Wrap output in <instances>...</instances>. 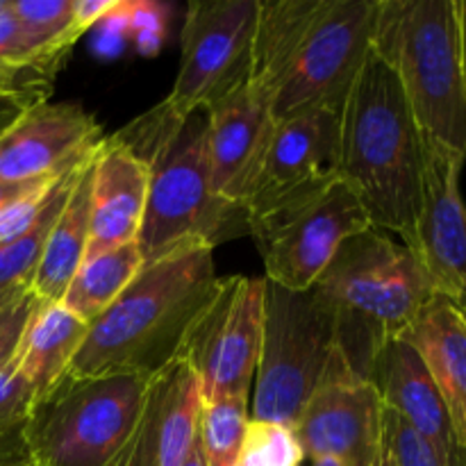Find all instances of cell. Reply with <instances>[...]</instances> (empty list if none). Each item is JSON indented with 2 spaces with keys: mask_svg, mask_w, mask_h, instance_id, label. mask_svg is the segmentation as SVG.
<instances>
[{
  "mask_svg": "<svg viewBox=\"0 0 466 466\" xmlns=\"http://www.w3.org/2000/svg\"><path fill=\"white\" fill-rule=\"evenodd\" d=\"M218 285L214 246L191 241L144 264L127 289L86 328L66 373L153 378L176 362L180 346Z\"/></svg>",
  "mask_w": 466,
  "mask_h": 466,
  "instance_id": "cell-1",
  "label": "cell"
},
{
  "mask_svg": "<svg viewBox=\"0 0 466 466\" xmlns=\"http://www.w3.org/2000/svg\"><path fill=\"white\" fill-rule=\"evenodd\" d=\"M339 180L373 228L396 232L414 250L423 194V135L399 77L369 50L339 126Z\"/></svg>",
  "mask_w": 466,
  "mask_h": 466,
  "instance_id": "cell-2",
  "label": "cell"
},
{
  "mask_svg": "<svg viewBox=\"0 0 466 466\" xmlns=\"http://www.w3.org/2000/svg\"><path fill=\"white\" fill-rule=\"evenodd\" d=\"M116 137L148 164V198L137 237L144 264L191 241L217 246L248 232L244 209L218 198L209 185L205 109L177 118L159 103Z\"/></svg>",
  "mask_w": 466,
  "mask_h": 466,
  "instance_id": "cell-3",
  "label": "cell"
},
{
  "mask_svg": "<svg viewBox=\"0 0 466 466\" xmlns=\"http://www.w3.org/2000/svg\"><path fill=\"white\" fill-rule=\"evenodd\" d=\"M314 289L335 308L341 355L367 380L378 350L437 296L421 258L378 228L349 237Z\"/></svg>",
  "mask_w": 466,
  "mask_h": 466,
  "instance_id": "cell-4",
  "label": "cell"
},
{
  "mask_svg": "<svg viewBox=\"0 0 466 466\" xmlns=\"http://www.w3.org/2000/svg\"><path fill=\"white\" fill-rule=\"evenodd\" d=\"M373 50L399 77L421 135L466 157L458 0H380Z\"/></svg>",
  "mask_w": 466,
  "mask_h": 466,
  "instance_id": "cell-5",
  "label": "cell"
},
{
  "mask_svg": "<svg viewBox=\"0 0 466 466\" xmlns=\"http://www.w3.org/2000/svg\"><path fill=\"white\" fill-rule=\"evenodd\" d=\"M150 378L135 373L59 378L27 414L35 466H116Z\"/></svg>",
  "mask_w": 466,
  "mask_h": 466,
  "instance_id": "cell-6",
  "label": "cell"
},
{
  "mask_svg": "<svg viewBox=\"0 0 466 466\" xmlns=\"http://www.w3.org/2000/svg\"><path fill=\"white\" fill-rule=\"evenodd\" d=\"M337 346V312L314 287L294 291L264 278L262 350L250 419L294 428Z\"/></svg>",
  "mask_w": 466,
  "mask_h": 466,
  "instance_id": "cell-7",
  "label": "cell"
},
{
  "mask_svg": "<svg viewBox=\"0 0 466 466\" xmlns=\"http://www.w3.org/2000/svg\"><path fill=\"white\" fill-rule=\"evenodd\" d=\"M380 0H326L271 96L273 121L341 114L373 44Z\"/></svg>",
  "mask_w": 466,
  "mask_h": 466,
  "instance_id": "cell-8",
  "label": "cell"
},
{
  "mask_svg": "<svg viewBox=\"0 0 466 466\" xmlns=\"http://www.w3.org/2000/svg\"><path fill=\"white\" fill-rule=\"evenodd\" d=\"M264 326V278H218L177 360L196 373L203 400L248 396L258 373Z\"/></svg>",
  "mask_w": 466,
  "mask_h": 466,
  "instance_id": "cell-9",
  "label": "cell"
},
{
  "mask_svg": "<svg viewBox=\"0 0 466 466\" xmlns=\"http://www.w3.org/2000/svg\"><path fill=\"white\" fill-rule=\"evenodd\" d=\"M259 0H196L187 7L180 32V66L162 100L187 118L203 112L248 76L250 46Z\"/></svg>",
  "mask_w": 466,
  "mask_h": 466,
  "instance_id": "cell-10",
  "label": "cell"
},
{
  "mask_svg": "<svg viewBox=\"0 0 466 466\" xmlns=\"http://www.w3.org/2000/svg\"><path fill=\"white\" fill-rule=\"evenodd\" d=\"M341 114L314 109L276 123L262 168L244 203L246 226L280 218L339 180Z\"/></svg>",
  "mask_w": 466,
  "mask_h": 466,
  "instance_id": "cell-11",
  "label": "cell"
},
{
  "mask_svg": "<svg viewBox=\"0 0 466 466\" xmlns=\"http://www.w3.org/2000/svg\"><path fill=\"white\" fill-rule=\"evenodd\" d=\"M367 212L337 180L319 198L248 232L264 262V278L294 291L312 289L349 237L369 230Z\"/></svg>",
  "mask_w": 466,
  "mask_h": 466,
  "instance_id": "cell-12",
  "label": "cell"
},
{
  "mask_svg": "<svg viewBox=\"0 0 466 466\" xmlns=\"http://www.w3.org/2000/svg\"><path fill=\"white\" fill-rule=\"evenodd\" d=\"M305 458L339 466H373L385 437V405L376 387L332 353L326 376L300 410L294 426Z\"/></svg>",
  "mask_w": 466,
  "mask_h": 466,
  "instance_id": "cell-13",
  "label": "cell"
},
{
  "mask_svg": "<svg viewBox=\"0 0 466 466\" xmlns=\"http://www.w3.org/2000/svg\"><path fill=\"white\" fill-rule=\"evenodd\" d=\"M464 155L423 137V194L414 253L437 296L466 308V205L460 191Z\"/></svg>",
  "mask_w": 466,
  "mask_h": 466,
  "instance_id": "cell-14",
  "label": "cell"
},
{
  "mask_svg": "<svg viewBox=\"0 0 466 466\" xmlns=\"http://www.w3.org/2000/svg\"><path fill=\"white\" fill-rule=\"evenodd\" d=\"M105 139L100 123L77 103H39L0 132V180L57 177L80 167Z\"/></svg>",
  "mask_w": 466,
  "mask_h": 466,
  "instance_id": "cell-15",
  "label": "cell"
},
{
  "mask_svg": "<svg viewBox=\"0 0 466 466\" xmlns=\"http://www.w3.org/2000/svg\"><path fill=\"white\" fill-rule=\"evenodd\" d=\"M205 114L209 185L218 198L244 209L276 130L271 98L244 80Z\"/></svg>",
  "mask_w": 466,
  "mask_h": 466,
  "instance_id": "cell-16",
  "label": "cell"
},
{
  "mask_svg": "<svg viewBox=\"0 0 466 466\" xmlns=\"http://www.w3.org/2000/svg\"><path fill=\"white\" fill-rule=\"evenodd\" d=\"M203 391L182 360L155 373L116 466H185L198 441Z\"/></svg>",
  "mask_w": 466,
  "mask_h": 466,
  "instance_id": "cell-17",
  "label": "cell"
},
{
  "mask_svg": "<svg viewBox=\"0 0 466 466\" xmlns=\"http://www.w3.org/2000/svg\"><path fill=\"white\" fill-rule=\"evenodd\" d=\"M382 405L399 414L435 453L441 466H466V449L455 437L449 410L426 364L405 339H390L369 371Z\"/></svg>",
  "mask_w": 466,
  "mask_h": 466,
  "instance_id": "cell-18",
  "label": "cell"
},
{
  "mask_svg": "<svg viewBox=\"0 0 466 466\" xmlns=\"http://www.w3.org/2000/svg\"><path fill=\"white\" fill-rule=\"evenodd\" d=\"M148 164L116 135L91 159V230L86 259L137 241L148 198Z\"/></svg>",
  "mask_w": 466,
  "mask_h": 466,
  "instance_id": "cell-19",
  "label": "cell"
},
{
  "mask_svg": "<svg viewBox=\"0 0 466 466\" xmlns=\"http://www.w3.org/2000/svg\"><path fill=\"white\" fill-rule=\"evenodd\" d=\"M419 353L466 449V323L451 300L435 296L400 335Z\"/></svg>",
  "mask_w": 466,
  "mask_h": 466,
  "instance_id": "cell-20",
  "label": "cell"
},
{
  "mask_svg": "<svg viewBox=\"0 0 466 466\" xmlns=\"http://www.w3.org/2000/svg\"><path fill=\"white\" fill-rule=\"evenodd\" d=\"M91 155L77 176L66 205L55 218L44 255L30 282L32 294L46 303H59L68 282L82 267L91 230Z\"/></svg>",
  "mask_w": 466,
  "mask_h": 466,
  "instance_id": "cell-21",
  "label": "cell"
},
{
  "mask_svg": "<svg viewBox=\"0 0 466 466\" xmlns=\"http://www.w3.org/2000/svg\"><path fill=\"white\" fill-rule=\"evenodd\" d=\"M326 0H259L246 82L268 98Z\"/></svg>",
  "mask_w": 466,
  "mask_h": 466,
  "instance_id": "cell-22",
  "label": "cell"
},
{
  "mask_svg": "<svg viewBox=\"0 0 466 466\" xmlns=\"http://www.w3.org/2000/svg\"><path fill=\"white\" fill-rule=\"evenodd\" d=\"M86 323L62 303L41 300L25 328L16 353V367L32 394L41 396L66 376L86 337Z\"/></svg>",
  "mask_w": 466,
  "mask_h": 466,
  "instance_id": "cell-23",
  "label": "cell"
},
{
  "mask_svg": "<svg viewBox=\"0 0 466 466\" xmlns=\"http://www.w3.org/2000/svg\"><path fill=\"white\" fill-rule=\"evenodd\" d=\"M141 268L144 255L137 241L107 250L98 258L82 262L59 303L89 326L105 309L112 308L114 300L127 289Z\"/></svg>",
  "mask_w": 466,
  "mask_h": 466,
  "instance_id": "cell-24",
  "label": "cell"
},
{
  "mask_svg": "<svg viewBox=\"0 0 466 466\" xmlns=\"http://www.w3.org/2000/svg\"><path fill=\"white\" fill-rule=\"evenodd\" d=\"M85 162L59 177L57 185H55L53 189V196H50L48 208L44 209L39 221H36L25 235L9 241V244L0 246V291L16 289V287H30L36 267H39L41 262V255H44V246L50 235V228H53L55 218L59 217L62 208L66 205L68 196H71L73 187H76V180L77 176H80Z\"/></svg>",
  "mask_w": 466,
  "mask_h": 466,
  "instance_id": "cell-25",
  "label": "cell"
},
{
  "mask_svg": "<svg viewBox=\"0 0 466 466\" xmlns=\"http://www.w3.org/2000/svg\"><path fill=\"white\" fill-rule=\"evenodd\" d=\"M248 396L203 400L198 441L208 466H237L248 426Z\"/></svg>",
  "mask_w": 466,
  "mask_h": 466,
  "instance_id": "cell-26",
  "label": "cell"
},
{
  "mask_svg": "<svg viewBox=\"0 0 466 466\" xmlns=\"http://www.w3.org/2000/svg\"><path fill=\"white\" fill-rule=\"evenodd\" d=\"M7 9L35 44L62 66L71 46L80 39L73 30L76 0H7Z\"/></svg>",
  "mask_w": 466,
  "mask_h": 466,
  "instance_id": "cell-27",
  "label": "cell"
},
{
  "mask_svg": "<svg viewBox=\"0 0 466 466\" xmlns=\"http://www.w3.org/2000/svg\"><path fill=\"white\" fill-rule=\"evenodd\" d=\"M35 400L16 358L0 369V466H35L27 446V414Z\"/></svg>",
  "mask_w": 466,
  "mask_h": 466,
  "instance_id": "cell-28",
  "label": "cell"
},
{
  "mask_svg": "<svg viewBox=\"0 0 466 466\" xmlns=\"http://www.w3.org/2000/svg\"><path fill=\"white\" fill-rule=\"evenodd\" d=\"M303 460V446L294 428L248 419L239 455L241 466H300Z\"/></svg>",
  "mask_w": 466,
  "mask_h": 466,
  "instance_id": "cell-29",
  "label": "cell"
},
{
  "mask_svg": "<svg viewBox=\"0 0 466 466\" xmlns=\"http://www.w3.org/2000/svg\"><path fill=\"white\" fill-rule=\"evenodd\" d=\"M55 73L30 64L0 62V105L35 107L46 103L53 89Z\"/></svg>",
  "mask_w": 466,
  "mask_h": 466,
  "instance_id": "cell-30",
  "label": "cell"
},
{
  "mask_svg": "<svg viewBox=\"0 0 466 466\" xmlns=\"http://www.w3.org/2000/svg\"><path fill=\"white\" fill-rule=\"evenodd\" d=\"M385 444L396 466H441L431 446L391 410L385 408Z\"/></svg>",
  "mask_w": 466,
  "mask_h": 466,
  "instance_id": "cell-31",
  "label": "cell"
},
{
  "mask_svg": "<svg viewBox=\"0 0 466 466\" xmlns=\"http://www.w3.org/2000/svg\"><path fill=\"white\" fill-rule=\"evenodd\" d=\"M41 300L32 294V289L18 291L3 309H0V369L7 367L18 353L25 328Z\"/></svg>",
  "mask_w": 466,
  "mask_h": 466,
  "instance_id": "cell-32",
  "label": "cell"
},
{
  "mask_svg": "<svg viewBox=\"0 0 466 466\" xmlns=\"http://www.w3.org/2000/svg\"><path fill=\"white\" fill-rule=\"evenodd\" d=\"M0 62L30 64V66L48 68L53 73L59 68V64H55L23 30V25L9 14V9L0 12Z\"/></svg>",
  "mask_w": 466,
  "mask_h": 466,
  "instance_id": "cell-33",
  "label": "cell"
},
{
  "mask_svg": "<svg viewBox=\"0 0 466 466\" xmlns=\"http://www.w3.org/2000/svg\"><path fill=\"white\" fill-rule=\"evenodd\" d=\"M57 180L50 182V185H46V187H41V189L32 191V194L23 196L21 200H16V203H12L9 208H5L3 212H0V246L9 244V241H14V239H18L21 235H25V232L30 230L36 221H39V217L44 214V209L48 208L50 196H53V189H55V185H57Z\"/></svg>",
  "mask_w": 466,
  "mask_h": 466,
  "instance_id": "cell-34",
  "label": "cell"
},
{
  "mask_svg": "<svg viewBox=\"0 0 466 466\" xmlns=\"http://www.w3.org/2000/svg\"><path fill=\"white\" fill-rule=\"evenodd\" d=\"M123 3L118 0H76L73 9V30L77 36L85 35L89 27H94L100 18H107L112 14L121 12Z\"/></svg>",
  "mask_w": 466,
  "mask_h": 466,
  "instance_id": "cell-35",
  "label": "cell"
},
{
  "mask_svg": "<svg viewBox=\"0 0 466 466\" xmlns=\"http://www.w3.org/2000/svg\"><path fill=\"white\" fill-rule=\"evenodd\" d=\"M62 176H64V173H62ZM57 177H39V180H27V182H5V180H0V212H3L5 208H9L12 203H16V200H21L23 196L32 194V191H36V189H41V187L55 182Z\"/></svg>",
  "mask_w": 466,
  "mask_h": 466,
  "instance_id": "cell-36",
  "label": "cell"
},
{
  "mask_svg": "<svg viewBox=\"0 0 466 466\" xmlns=\"http://www.w3.org/2000/svg\"><path fill=\"white\" fill-rule=\"evenodd\" d=\"M458 21H460V59H462V80L466 91V0H458Z\"/></svg>",
  "mask_w": 466,
  "mask_h": 466,
  "instance_id": "cell-37",
  "label": "cell"
},
{
  "mask_svg": "<svg viewBox=\"0 0 466 466\" xmlns=\"http://www.w3.org/2000/svg\"><path fill=\"white\" fill-rule=\"evenodd\" d=\"M185 466H208V464H205L203 451H200V441H196L194 451H191V453H189V458H187Z\"/></svg>",
  "mask_w": 466,
  "mask_h": 466,
  "instance_id": "cell-38",
  "label": "cell"
},
{
  "mask_svg": "<svg viewBox=\"0 0 466 466\" xmlns=\"http://www.w3.org/2000/svg\"><path fill=\"white\" fill-rule=\"evenodd\" d=\"M373 466H396L394 458H391V453H390V449H387L385 440H382V451H380V455H378L376 464H373Z\"/></svg>",
  "mask_w": 466,
  "mask_h": 466,
  "instance_id": "cell-39",
  "label": "cell"
},
{
  "mask_svg": "<svg viewBox=\"0 0 466 466\" xmlns=\"http://www.w3.org/2000/svg\"><path fill=\"white\" fill-rule=\"evenodd\" d=\"M23 289H27V287H16V289H7V291H0V309L5 308V305L9 303V300L14 299V296L18 294V291H23Z\"/></svg>",
  "mask_w": 466,
  "mask_h": 466,
  "instance_id": "cell-40",
  "label": "cell"
},
{
  "mask_svg": "<svg viewBox=\"0 0 466 466\" xmlns=\"http://www.w3.org/2000/svg\"><path fill=\"white\" fill-rule=\"evenodd\" d=\"M312 466H339V464L332 462V460H314Z\"/></svg>",
  "mask_w": 466,
  "mask_h": 466,
  "instance_id": "cell-41",
  "label": "cell"
},
{
  "mask_svg": "<svg viewBox=\"0 0 466 466\" xmlns=\"http://www.w3.org/2000/svg\"><path fill=\"white\" fill-rule=\"evenodd\" d=\"M7 9V0H0V12H5Z\"/></svg>",
  "mask_w": 466,
  "mask_h": 466,
  "instance_id": "cell-42",
  "label": "cell"
},
{
  "mask_svg": "<svg viewBox=\"0 0 466 466\" xmlns=\"http://www.w3.org/2000/svg\"><path fill=\"white\" fill-rule=\"evenodd\" d=\"M458 312H460V317H462V319H464V323H466V308H462V309L458 308Z\"/></svg>",
  "mask_w": 466,
  "mask_h": 466,
  "instance_id": "cell-43",
  "label": "cell"
},
{
  "mask_svg": "<svg viewBox=\"0 0 466 466\" xmlns=\"http://www.w3.org/2000/svg\"><path fill=\"white\" fill-rule=\"evenodd\" d=\"M237 466H241V464H237Z\"/></svg>",
  "mask_w": 466,
  "mask_h": 466,
  "instance_id": "cell-44",
  "label": "cell"
}]
</instances>
